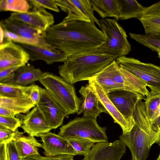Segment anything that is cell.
Wrapping results in <instances>:
<instances>
[{
    "label": "cell",
    "instance_id": "6da1fadb",
    "mask_svg": "<svg viewBox=\"0 0 160 160\" xmlns=\"http://www.w3.org/2000/svg\"><path fill=\"white\" fill-rule=\"evenodd\" d=\"M44 38L55 49L69 57L98 48L105 41L102 31L92 22L73 20L53 25Z\"/></svg>",
    "mask_w": 160,
    "mask_h": 160
},
{
    "label": "cell",
    "instance_id": "7a4b0ae2",
    "mask_svg": "<svg viewBox=\"0 0 160 160\" xmlns=\"http://www.w3.org/2000/svg\"><path fill=\"white\" fill-rule=\"evenodd\" d=\"M117 58L116 56L103 52L98 48L88 50L68 57L59 66V73L66 81L73 85L89 81Z\"/></svg>",
    "mask_w": 160,
    "mask_h": 160
},
{
    "label": "cell",
    "instance_id": "3957f363",
    "mask_svg": "<svg viewBox=\"0 0 160 160\" xmlns=\"http://www.w3.org/2000/svg\"><path fill=\"white\" fill-rule=\"evenodd\" d=\"M135 125L131 130L119 137L132 153L131 160H146L152 146L159 142L160 126L153 124L149 120L146 113L144 102L138 103L133 113Z\"/></svg>",
    "mask_w": 160,
    "mask_h": 160
},
{
    "label": "cell",
    "instance_id": "277c9868",
    "mask_svg": "<svg viewBox=\"0 0 160 160\" xmlns=\"http://www.w3.org/2000/svg\"><path fill=\"white\" fill-rule=\"evenodd\" d=\"M52 99L62 108L68 118L70 115L78 113L81 104L73 84L61 77L49 72H43L39 80Z\"/></svg>",
    "mask_w": 160,
    "mask_h": 160
},
{
    "label": "cell",
    "instance_id": "5b68a950",
    "mask_svg": "<svg viewBox=\"0 0 160 160\" xmlns=\"http://www.w3.org/2000/svg\"><path fill=\"white\" fill-rule=\"evenodd\" d=\"M105 127H102L96 119L82 117H76L59 128L58 134L65 138H80L96 143L108 142Z\"/></svg>",
    "mask_w": 160,
    "mask_h": 160
},
{
    "label": "cell",
    "instance_id": "8992f818",
    "mask_svg": "<svg viewBox=\"0 0 160 160\" xmlns=\"http://www.w3.org/2000/svg\"><path fill=\"white\" fill-rule=\"evenodd\" d=\"M100 26L105 41L98 48L102 52L112 54L117 58L126 56L131 50L126 32L115 19L100 20Z\"/></svg>",
    "mask_w": 160,
    "mask_h": 160
},
{
    "label": "cell",
    "instance_id": "52a82bcc",
    "mask_svg": "<svg viewBox=\"0 0 160 160\" xmlns=\"http://www.w3.org/2000/svg\"><path fill=\"white\" fill-rule=\"evenodd\" d=\"M116 61L120 67L145 82L152 93L160 94V67L126 56L117 58Z\"/></svg>",
    "mask_w": 160,
    "mask_h": 160
},
{
    "label": "cell",
    "instance_id": "ba28073f",
    "mask_svg": "<svg viewBox=\"0 0 160 160\" xmlns=\"http://www.w3.org/2000/svg\"><path fill=\"white\" fill-rule=\"evenodd\" d=\"M58 7L67 13L63 21L77 20L92 22L100 26V20L94 14L90 0H55Z\"/></svg>",
    "mask_w": 160,
    "mask_h": 160
},
{
    "label": "cell",
    "instance_id": "9c48e42d",
    "mask_svg": "<svg viewBox=\"0 0 160 160\" xmlns=\"http://www.w3.org/2000/svg\"><path fill=\"white\" fill-rule=\"evenodd\" d=\"M106 69L114 81L123 86L126 90L139 93L144 97L149 95L150 92L146 83L136 75L120 67L116 60Z\"/></svg>",
    "mask_w": 160,
    "mask_h": 160
},
{
    "label": "cell",
    "instance_id": "30bf717a",
    "mask_svg": "<svg viewBox=\"0 0 160 160\" xmlns=\"http://www.w3.org/2000/svg\"><path fill=\"white\" fill-rule=\"evenodd\" d=\"M106 94L119 112L134 126V111L138 102L144 99V97L139 93L124 90L114 91Z\"/></svg>",
    "mask_w": 160,
    "mask_h": 160
},
{
    "label": "cell",
    "instance_id": "8fae6325",
    "mask_svg": "<svg viewBox=\"0 0 160 160\" xmlns=\"http://www.w3.org/2000/svg\"><path fill=\"white\" fill-rule=\"evenodd\" d=\"M36 106L51 129H56L62 124L65 117V112L45 88H41L39 100Z\"/></svg>",
    "mask_w": 160,
    "mask_h": 160
},
{
    "label": "cell",
    "instance_id": "7c38bea8",
    "mask_svg": "<svg viewBox=\"0 0 160 160\" xmlns=\"http://www.w3.org/2000/svg\"><path fill=\"white\" fill-rule=\"evenodd\" d=\"M5 40L0 44V70L27 64L30 60L24 48L20 44Z\"/></svg>",
    "mask_w": 160,
    "mask_h": 160
},
{
    "label": "cell",
    "instance_id": "4fadbf2b",
    "mask_svg": "<svg viewBox=\"0 0 160 160\" xmlns=\"http://www.w3.org/2000/svg\"><path fill=\"white\" fill-rule=\"evenodd\" d=\"M8 18L21 21L42 32H45L54 22L53 15L43 8L32 9L23 13L12 12Z\"/></svg>",
    "mask_w": 160,
    "mask_h": 160
},
{
    "label": "cell",
    "instance_id": "5bb4252c",
    "mask_svg": "<svg viewBox=\"0 0 160 160\" xmlns=\"http://www.w3.org/2000/svg\"><path fill=\"white\" fill-rule=\"evenodd\" d=\"M125 145L120 140L95 144L82 160H120L126 152Z\"/></svg>",
    "mask_w": 160,
    "mask_h": 160
},
{
    "label": "cell",
    "instance_id": "9a60e30c",
    "mask_svg": "<svg viewBox=\"0 0 160 160\" xmlns=\"http://www.w3.org/2000/svg\"><path fill=\"white\" fill-rule=\"evenodd\" d=\"M42 148L46 156H56L62 155L76 156L77 153L65 138L50 132L41 135Z\"/></svg>",
    "mask_w": 160,
    "mask_h": 160
},
{
    "label": "cell",
    "instance_id": "2e32d148",
    "mask_svg": "<svg viewBox=\"0 0 160 160\" xmlns=\"http://www.w3.org/2000/svg\"><path fill=\"white\" fill-rule=\"evenodd\" d=\"M0 25L25 39L34 42L38 46L52 48L44 38L45 32L36 30L21 21L8 18L1 21Z\"/></svg>",
    "mask_w": 160,
    "mask_h": 160
},
{
    "label": "cell",
    "instance_id": "e0dca14e",
    "mask_svg": "<svg viewBox=\"0 0 160 160\" xmlns=\"http://www.w3.org/2000/svg\"><path fill=\"white\" fill-rule=\"evenodd\" d=\"M79 93L81 95V104L78 115L95 119L101 113H108L98 99L92 87L88 84L82 86Z\"/></svg>",
    "mask_w": 160,
    "mask_h": 160
},
{
    "label": "cell",
    "instance_id": "ac0fdd59",
    "mask_svg": "<svg viewBox=\"0 0 160 160\" xmlns=\"http://www.w3.org/2000/svg\"><path fill=\"white\" fill-rule=\"evenodd\" d=\"M21 115V127L29 136L39 137L52 130L36 106L26 114Z\"/></svg>",
    "mask_w": 160,
    "mask_h": 160
},
{
    "label": "cell",
    "instance_id": "d6986e66",
    "mask_svg": "<svg viewBox=\"0 0 160 160\" xmlns=\"http://www.w3.org/2000/svg\"><path fill=\"white\" fill-rule=\"evenodd\" d=\"M88 81V84L92 88L108 114L112 117L114 122L118 124L122 129V134H125L130 132L134 126L117 110L99 84L93 79Z\"/></svg>",
    "mask_w": 160,
    "mask_h": 160
},
{
    "label": "cell",
    "instance_id": "ffe728a7",
    "mask_svg": "<svg viewBox=\"0 0 160 160\" xmlns=\"http://www.w3.org/2000/svg\"><path fill=\"white\" fill-rule=\"evenodd\" d=\"M19 44L28 53L32 61L42 60L48 64H51L57 62H64L68 58L66 54L53 48Z\"/></svg>",
    "mask_w": 160,
    "mask_h": 160
},
{
    "label": "cell",
    "instance_id": "44dd1931",
    "mask_svg": "<svg viewBox=\"0 0 160 160\" xmlns=\"http://www.w3.org/2000/svg\"><path fill=\"white\" fill-rule=\"evenodd\" d=\"M138 19L146 34L160 33V1L144 7Z\"/></svg>",
    "mask_w": 160,
    "mask_h": 160
},
{
    "label": "cell",
    "instance_id": "7402d4cb",
    "mask_svg": "<svg viewBox=\"0 0 160 160\" xmlns=\"http://www.w3.org/2000/svg\"><path fill=\"white\" fill-rule=\"evenodd\" d=\"M43 73L39 69L27 64L20 67L11 78L2 83L28 86L39 81Z\"/></svg>",
    "mask_w": 160,
    "mask_h": 160
},
{
    "label": "cell",
    "instance_id": "603a6c76",
    "mask_svg": "<svg viewBox=\"0 0 160 160\" xmlns=\"http://www.w3.org/2000/svg\"><path fill=\"white\" fill-rule=\"evenodd\" d=\"M15 146L20 157L25 159L34 155H39L38 148H42V144L33 136H25L18 129L14 138Z\"/></svg>",
    "mask_w": 160,
    "mask_h": 160
},
{
    "label": "cell",
    "instance_id": "cb8c5ba5",
    "mask_svg": "<svg viewBox=\"0 0 160 160\" xmlns=\"http://www.w3.org/2000/svg\"><path fill=\"white\" fill-rule=\"evenodd\" d=\"M35 106L29 97L10 98L0 96V107L8 109L16 116L26 113Z\"/></svg>",
    "mask_w": 160,
    "mask_h": 160
},
{
    "label": "cell",
    "instance_id": "d4e9b609",
    "mask_svg": "<svg viewBox=\"0 0 160 160\" xmlns=\"http://www.w3.org/2000/svg\"><path fill=\"white\" fill-rule=\"evenodd\" d=\"M92 7L102 18L113 17L119 20L120 7L118 0H90Z\"/></svg>",
    "mask_w": 160,
    "mask_h": 160
},
{
    "label": "cell",
    "instance_id": "484cf974",
    "mask_svg": "<svg viewBox=\"0 0 160 160\" xmlns=\"http://www.w3.org/2000/svg\"><path fill=\"white\" fill-rule=\"evenodd\" d=\"M120 7L119 20L138 18L144 8L136 0H118Z\"/></svg>",
    "mask_w": 160,
    "mask_h": 160
},
{
    "label": "cell",
    "instance_id": "4316f807",
    "mask_svg": "<svg viewBox=\"0 0 160 160\" xmlns=\"http://www.w3.org/2000/svg\"><path fill=\"white\" fill-rule=\"evenodd\" d=\"M34 85L23 87L0 83V96L10 98L30 97Z\"/></svg>",
    "mask_w": 160,
    "mask_h": 160
},
{
    "label": "cell",
    "instance_id": "83f0119b",
    "mask_svg": "<svg viewBox=\"0 0 160 160\" xmlns=\"http://www.w3.org/2000/svg\"><path fill=\"white\" fill-rule=\"evenodd\" d=\"M147 115L150 122L156 124L158 116V109L160 104V94H152L150 92L149 95L144 99Z\"/></svg>",
    "mask_w": 160,
    "mask_h": 160
},
{
    "label": "cell",
    "instance_id": "f1b7e54d",
    "mask_svg": "<svg viewBox=\"0 0 160 160\" xmlns=\"http://www.w3.org/2000/svg\"><path fill=\"white\" fill-rule=\"evenodd\" d=\"M92 79L99 84L106 94L117 90H126L123 86L114 81L106 68Z\"/></svg>",
    "mask_w": 160,
    "mask_h": 160
},
{
    "label": "cell",
    "instance_id": "f546056e",
    "mask_svg": "<svg viewBox=\"0 0 160 160\" xmlns=\"http://www.w3.org/2000/svg\"><path fill=\"white\" fill-rule=\"evenodd\" d=\"M129 35L131 38L152 51H160V33L140 34L129 32Z\"/></svg>",
    "mask_w": 160,
    "mask_h": 160
},
{
    "label": "cell",
    "instance_id": "4dcf8cb0",
    "mask_svg": "<svg viewBox=\"0 0 160 160\" xmlns=\"http://www.w3.org/2000/svg\"><path fill=\"white\" fill-rule=\"evenodd\" d=\"M30 5L26 0H0V11L23 13L28 11Z\"/></svg>",
    "mask_w": 160,
    "mask_h": 160
},
{
    "label": "cell",
    "instance_id": "1f68e13d",
    "mask_svg": "<svg viewBox=\"0 0 160 160\" xmlns=\"http://www.w3.org/2000/svg\"><path fill=\"white\" fill-rule=\"evenodd\" d=\"M76 151L77 155L84 156L96 143L91 140L80 138H66Z\"/></svg>",
    "mask_w": 160,
    "mask_h": 160
},
{
    "label": "cell",
    "instance_id": "d6a6232c",
    "mask_svg": "<svg viewBox=\"0 0 160 160\" xmlns=\"http://www.w3.org/2000/svg\"><path fill=\"white\" fill-rule=\"evenodd\" d=\"M32 9L39 8L48 9L54 12L59 11L58 7L55 0H28Z\"/></svg>",
    "mask_w": 160,
    "mask_h": 160
},
{
    "label": "cell",
    "instance_id": "836d02e7",
    "mask_svg": "<svg viewBox=\"0 0 160 160\" xmlns=\"http://www.w3.org/2000/svg\"><path fill=\"white\" fill-rule=\"evenodd\" d=\"M22 122L19 118L15 116H0V126L15 132L21 127Z\"/></svg>",
    "mask_w": 160,
    "mask_h": 160
},
{
    "label": "cell",
    "instance_id": "e575fe53",
    "mask_svg": "<svg viewBox=\"0 0 160 160\" xmlns=\"http://www.w3.org/2000/svg\"><path fill=\"white\" fill-rule=\"evenodd\" d=\"M73 156L70 155H62L56 156H43L40 154L27 157L25 160H74Z\"/></svg>",
    "mask_w": 160,
    "mask_h": 160
},
{
    "label": "cell",
    "instance_id": "d590c367",
    "mask_svg": "<svg viewBox=\"0 0 160 160\" xmlns=\"http://www.w3.org/2000/svg\"><path fill=\"white\" fill-rule=\"evenodd\" d=\"M8 160H22L18 152L14 140L6 144Z\"/></svg>",
    "mask_w": 160,
    "mask_h": 160
},
{
    "label": "cell",
    "instance_id": "8d00e7d4",
    "mask_svg": "<svg viewBox=\"0 0 160 160\" xmlns=\"http://www.w3.org/2000/svg\"><path fill=\"white\" fill-rule=\"evenodd\" d=\"M17 130L15 132L0 126V144H6L14 140Z\"/></svg>",
    "mask_w": 160,
    "mask_h": 160
},
{
    "label": "cell",
    "instance_id": "74e56055",
    "mask_svg": "<svg viewBox=\"0 0 160 160\" xmlns=\"http://www.w3.org/2000/svg\"><path fill=\"white\" fill-rule=\"evenodd\" d=\"M21 67L15 66L0 70V82L12 76Z\"/></svg>",
    "mask_w": 160,
    "mask_h": 160
},
{
    "label": "cell",
    "instance_id": "f35d334b",
    "mask_svg": "<svg viewBox=\"0 0 160 160\" xmlns=\"http://www.w3.org/2000/svg\"><path fill=\"white\" fill-rule=\"evenodd\" d=\"M41 88L37 85H34L30 93V98L35 106L39 100Z\"/></svg>",
    "mask_w": 160,
    "mask_h": 160
},
{
    "label": "cell",
    "instance_id": "ab89813d",
    "mask_svg": "<svg viewBox=\"0 0 160 160\" xmlns=\"http://www.w3.org/2000/svg\"><path fill=\"white\" fill-rule=\"evenodd\" d=\"M0 160H8L5 144H0Z\"/></svg>",
    "mask_w": 160,
    "mask_h": 160
},
{
    "label": "cell",
    "instance_id": "60d3db41",
    "mask_svg": "<svg viewBox=\"0 0 160 160\" xmlns=\"http://www.w3.org/2000/svg\"><path fill=\"white\" fill-rule=\"evenodd\" d=\"M0 116H15L16 115L8 109L0 107Z\"/></svg>",
    "mask_w": 160,
    "mask_h": 160
},
{
    "label": "cell",
    "instance_id": "b9f144b4",
    "mask_svg": "<svg viewBox=\"0 0 160 160\" xmlns=\"http://www.w3.org/2000/svg\"><path fill=\"white\" fill-rule=\"evenodd\" d=\"M4 40V31L2 27L0 25V44H2Z\"/></svg>",
    "mask_w": 160,
    "mask_h": 160
},
{
    "label": "cell",
    "instance_id": "7bdbcfd3",
    "mask_svg": "<svg viewBox=\"0 0 160 160\" xmlns=\"http://www.w3.org/2000/svg\"><path fill=\"white\" fill-rule=\"evenodd\" d=\"M158 116L159 117H160V104L159 105V109H158Z\"/></svg>",
    "mask_w": 160,
    "mask_h": 160
},
{
    "label": "cell",
    "instance_id": "ee69618b",
    "mask_svg": "<svg viewBox=\"0 0 160 160\" xmlns=\"http://www.w3.org/2000/svg\"><path fill=\"white\" fill-rule=\"evenodd\" d=\"M158 52V57L160 58V51Z\"/></svg>",
    "mask_w": 160,
    "mask_h": 160
},
{
    "label": "cell",
    "instance_id": "f6af8a7d",
    "mask_svg": "<svg viewBox=\"0 0 160 160\" xmlns=\"http://www.w3.org/2000/svg\"><path fill=\"white\" fill-rule=\"evenodd\" d=\"M156 160H160V153L159 155Z\"/></svg>",
    "mask_w": 160,
    "mask_h": 160
},
{
    "label": "cell",
    "instance_id": "bcb514c9",
    "mask_svg": "<svg viewBox=\"0 0 160 160\" xmlns=\"http://www.w3.org/2000/svg\"><path fill=\"white\" fill-rule=\"evenodd\" d=\"M22 160H25V159H22Z\"/></svg>",
    "mask_w": 160,
    "mask_h": 160
}]
</instances>
